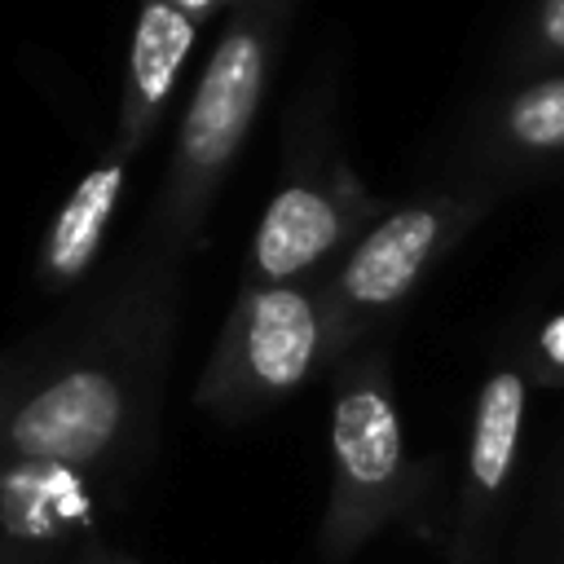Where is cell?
<instances>
[{"instance_id":"6da1fadb","label":"cell","mask_w":564,"mask_h":564,"mask_svg":"<svg viewBox=\"0 0 564 564\" xmlns=\"http://www.w3.org/2000/svg\"><path fill=\"white\" fill-rule=\"evenodd\" d=\"M286 0H251L234 9V22L207 53L194 97L181 115V132L172 145V172L163 189V216L159 229L172 242H189L203 229V216L234 167L278 57V31H282Z\"/></svg>"},{"instance_id":"7a4b0ae2","label":"cell","mask_w":564,"mask_h":564,"mask_svg":"<svg viewBox=\"0 0 564 564\" xmlns=\"http://www.w3.org/2000/svg\"><path fill=\"white\" fill-rule=\"evenodd\" d=\"M330 366L322 282H242L194 401L216 419H251Z\"/></svg>"},{"instance_id":"3957f363","label":"cell","mask_w":564,"mask_h":564,"mask_svg":"<svg viewBox=\"0 0 564 564\" xmlns=\"http://www.w3.org/2000/svg\"><path fill=\"white\" fill-rule=\"evenodd\" d=\"M150 339L154 335L123 330V339L115 335L26 388L4 423V454L57 463L70 471L110 458L128 441V427L145 401L154 361L145 348Z\"/></svg>"},{"instance_id":"277c9868","label":"cell","mask_w":564,"mask_h":564,"mask_svg":"<svg viewBox=\"0 0 564 564\" xmlns=\"http://www.w3.org/2000/svg\"><path fill=\"white\" fill-rule=\"evenodd\" d=\"M401 494L405 432L388 361L379 352L344 357L330 401V498L317 538L326 564L352 560L401 507Z\"/></svg>"},{"instance_id":"5b68a950","label":"cell","mask_w":564,"mask_h":564,"mask_svg":"<svg viewBox=\"0 0 564 564\" xmlns=\"http://www.w3.org/2000/svg\"><path fill=\"white\" fill-rule=\"evenodd\" d=\"M476 203L454 194L414 198L405 207L383 212L357 242L344 251L339 269L322 282L326 326H330V366L348 357V348L370 335V326L405 304L419 278L436 264V256L471 225Z\"/></svg>"},{"instance_id":"8992f818","label":"cell","mask_w":564,"mask_h":564,"mask_svg":"<svg viewBox=\"0 0 564 564\" xmlns=\"http://www.w3.org/2000/svg\"><path fill=\"white\" fill-rule=\"evenodd\" d=\"M379 203L352 181L344 163L326 172H291L256 220L247 282H304L352 234H366Z\"/></svg>"},{"instance_id":"52a82bcc","label":"cell","mask_w":564,"mask_h":564,"mask_svg":"<svg viewBox=\"0 0 564 564\" xmlns=\"http://www.w3.org/2000/svg\"><path fill=\"white\" fill-rule=\"evenodd\" d=\"M520 427H524V375L516 366H498L480 383L476 405H471L449 564H471V555L480 546V533H485V520L498 507V498L507 489V476L516 467Z\"/></svg>"},{"instance_id":"ba28073f","label":"cell","mask_w":564,"mask_h":564,"mask_svg":"<svg viewBox=\"0 0 564 564\" xmlns=\"http://www.w3.org/2000/svg\"><path fill=\"white\" fill-rule=\"evenodd\" d=\"M194 44H198V22L194 18H185L167 0H141L110 154L132 163V154L150 141V132L163 119L172 93L181 88V75L194 57Z\"/></svg>"},{"instance_id":"9c48e42d","label":"cell","mask_w":564,"mask_h":564,"mask_svg":"<svg viewBox=\"0 0 564 564\" xmlns=\"http://www.w3.org/2000/svg\"><path fill=\"white\" fill-rule=\"evenodd\" d=\"M123 181H128V159H119L110 150L101 154L97 167H88L75 181V189L48 220V234L40 247V282L44 286H70L93 269L101 238L119 212Z\"/></svg>"},{"instance_id":"30bf717a","label":"cell","mask_w":564,"mask_h":564,"mask_svg":"<svg viewBox=\"0 0 564 564\" xmlns=\"http://www.w3.org/2000/svg\"><path fill=\"white\" fill-rule=\"evenodd\" d=\"M88 498L79 489V471L35 458H13L0 471V524L13 542H48L66 524H84Z\"/></svg>"},{"instance_id":"8fae6325","label":"cell","mask_w":564,"mask_h":564,"mask_svg":"<svg viewBox=\"0 0 564 564\" xmlns=\"http://www.w3.org/2000/svg\"><path fill=\"white\" fill-rule=\"evenodd\" d=\"M494 145L511 159L564 154V70L524 84L494 115Z\"/></svg>"},{"instance_id":"7c38bea8","label":"cell","mask_w":564,"mask_h":564,"mask_svg":"<svg viewBox=\"0 0 564 564\" xmlns=\"http://www.w3.org/2000/svg\"><path fill=\"white\" fill-rule=\"evenodd\" d=\"M529 57H546V62L564 57V0H538L529 22Z\"/></svg>"},{"instance_id":"4fadbf2b","label":"cell","mask_w":564,"mask_h":564,"mask_svg":"<svg viewBox=\"0 0 564 564\" xmlns=\"http://www.w3.org/2000/svg\"><path fill=\"white\" fill-rule=\"evenodd\" d=\"M538 375L546 383H564V313H555L542 330H538Z\"/></svg>"},{"instance_id":"5bb4252c","label":"cell","mask_w":564,"mask_h":564,"mask_svg":"<svg viewBox=\"0 0 564 564\" xmlns=\"http://www.w3.org/2000/svg\"><path fill=\"white\" fill-rule=\"evenodd\" d=\"M167 4H176V9H181L185 18H194L198 26H203L207 18H216L220 9H229V13L238 9V0H167Z\"/></svg>"},{"instance_id":"9a60e30c","label":"cell","mask_w":564,"mask_h":564,"mask_svg":"<svg viewBox=\"0 0 564 564\" xmlns=\"http://www.w3.org/2000/svg\"><path fill=\"white\" fill-rule=\"evenodd\" d=\"M18 383H9V379H0V436H4V423H9V414L18 410Z\"/></svg>"},{"instance_id":"2e32d148","label":"cell","mask_w":564,"mask_h":564,"mask_svg":"<svg viewBox=\"0 0 564 564\" xmlns=\"http://www.w3.org/2000/svg\"><path fill=\"white\" fill-rule=\"evenodd\" d=\"M31 542H0V564H26Z\"/></svg>"},{"instance_id":"e0dca14e","label":"cell","mask_w":564,"mask_h":564,"mask_svg":"<svg viewBox=\"0 0 564 564\" xmlns=\"http://www.w3.org/2000/svg\"><path fill=\"white\" fill-rule=\"evenodd\" d=\"M79 564H137V560H128V555H115V551H88Z\"/></svg>"},{"instance_id":"ac0fdd59","label":"cell","mask_w":564,"mask_h":564,"mask_svg":"<svg viewBox=\"0 0 564 564\" xmlns=\"http://www.w3.org/2000/svg\"><path fill=\"white\" fill-rule=\"evenodd\" d=\"M560 524H564V507H560Z\"/></svg>"},{"instance_id":"d6986e66","label":"cell","mask_w":564,"mask_h":564,"mask_svg":"<svg viewBox=\"0 0 564 564\" xmlns=\"http://www.w3.org/2000/svg\"><path fill=\"white\" fill-rule=\"evenodd\" d=\"M238 4H251V0H238Z\"/></svg>"}]
</instances>
